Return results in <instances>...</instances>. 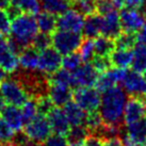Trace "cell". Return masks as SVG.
Wrapping results in <instances>:
<instances>
[{"label":"cell","instance_id":"obj_1","mask_svg":"<svg viewBox=\"0 0 146 146\" xmlns=\"http://www.w3.org/2000/svg\"><path fill=\"white\" fill-rule=\"evenodd\" d=\"M128 96L125 90L119 85L102 92L99 114L104 124L109 127L122 129L124 123V111Z\"/></svg>","mask_w":146,"mask_h":146},{"label":"cell","instance_id":"obj_2","mask_svg":"<svg viewBox=\"0 0 146 146\" xmlns=\"http://www.w3.org/2000/svg\"><path fill=\"white\" fill-rule=\"evenodd\" d=\"M38 32L40 31L35 15L21 13V15L12 19L8 42L11 48L17 54H19L25 48L32 45Z\"/></svg>","mask_w":146,"mask_h":146},{"label":"cell","instance_id":"obj_3","mask_svg":"<svg viewBox=\"0 0 146 146\" xmlns=\"http://www.w3.org/2000/svg\"><path fill=\"white\" fill-rule=\"evenodd\" d=\"M0 93L5 104L15 107H23L31 97L23 83L15 77H9L0 84Z\"/></svg>","mask_w":146,"mask_h":146},{"label":"cell","instance_id":"obj_4","mask_svg":"<svg viewBox=\"0 0 146 146\" xmlns=\"http://www.w3.org/2000/svg\"><path fill=\"white\" fill-rule=\"evenodd\" d=\"M53 48L60 52L62 56H67L69 53L77 52L83 37L81 33L56 30L51 34Z\"/></svg>","mask_w":146,"mask_h":146},{"label":"cell","instance_id":"obj_5","mask_svg":"<svg viewBox=\"0 0 146 146\" xmlns=\"http://www.w3.org/2000/svg\"><path fill=\"white\" fill-rule=\"evenodd\" d=\"M121 86L131 97L142 98L146 100V80L142 75L133 69H123Z\"/></svg>","mask_w":146,"mask_h":146},{"label":"cell","instance_id":"obj_6","mask_svg":"<svg viewBox=\"0 0 146 146\" xmlns=\"http://www.w3.org/2000/svg\"><path fill=\"white\" fill-rule=\"evenodd\" d=\"M23 131L28 139L38 144H43L52 132L47 115L43 114H37L32 121L26 124Z\"/></svg>","mask_w":146,"mask_h":146},{"label":"cell","instance_id":"obj_7","mask_svg":"<svg viewBox=\"0 0 146 146\" xmlns=\"http://www.w3.org/2000/svg\"><path fill=\"white\" fill-rule=\"evenodd\" d=\"M73 100L85 112L97 111L100 107L102 95L96 88H78L73 91Z\"/></svg>","mask_w":146,"mask_h":146},{"label":"cell","instance_id":"obj_8","mask_svg":"<svg viewBox=\"0 0 146 146\" xmlns=\"http://www.w3.org/2000/svg\"><path fill=\"white\" fill-rule=\"evenodd\" d=\"M119 18L124 32L138 33L146 19V11L126 7L121 10Z\"/></svg>","mask_w":146,"mask_h":146},{"label":"cell","instance_id":"obj_9","mask_svg":"<svg viewBox=\"0 0 146 146\" xmlns=\"http://www.w3.org/2000/svg\"><path fill=\"white\" fill-rule=\"evenodd\" d=\"M63 58L53 47H48L40 51L37 70L46 76H50L62 67Z\"/></svg>","mask_w":146,"mask_h":146},{"label":"cell","instance_id":"obj_10","mask_svg":"<svg viewBox=\"0 0 146 146\" xmlns=\"http://www.w3.org/2000/svg\"><path fill=\"white\" fill-rule=\"evenodd\" d=\"M84 25V16L75 9H68L57 18L58 30L80 33Z\"/></svg>","mask_w":146,"mask_h":146},{"label":"cell","instance_id":"obj_11","mask_svg":"<svg viewBox=\"0 0 146 146\" xmlns=\"http://www.w3.org/2000/svg\"><path fill=\"white\" fill-rule=\"evenodd\" d=\"M99 73L92 63H82L75 72H73L74 89L78 88H90L95 85Z\"/></svg>","mask_w":146,"mask_h":146},{"label":"cell","instance_id":"obj_12","mask_svg":"<svg viewBox=\"0 0 146 146\" xmlns=\"http://www.w3.org/2000/svg\"><path fill=\"white\" fill-rule=\"evenodd\" d=\"M146 116V100L138 97H130L126 102L124 111V123L129 125Z\"/></svg>","mask_w":146,"mask_h":146},{"label":"cell","instance_id":"obj_13","mask_svg":"<svg viewBox=\"0 0 146 146\" xmlns=\"http://www.w3.org/2000/svg\"><path fill=\"white\" fill-rule=\"evenodd\" d=\"M0 67L8 74H14L19 67V59L9 44L8 40H0Z\"/></svg>","mask_w":146,"mask_h":146},{"label":"cell","instance_id":"obj_14","mask_svg":"<svg viewBox=\"0 0 146 146\" xmlns=\"http://www.w3.org/2000/svg\"><path fill=\"white\" fill-rule=\"evenodd\" d=\"M123 32L119 13L117 10L102 16V35L115 40Z\"/></svg>","mask_w":146,"mask_h":146},{"label":"cell","instance_id":"obj_15","mask_svg":"<svg viewBox=\"0 0 146 146\" xmlns=\"http://www.w3.org/2000/svg\"><path fill=\"white\" fill-rule=\"evenodd\" d=\"M47 95L54 107L62 108L73 99V89L66 85L49 83Z\"/></svg>","mask_w":146,"mask_h":146},{"label":"cell","instance_id":"obj_16","mask_svg":"<svg viewBox=\"0 0 146 146\" xmlns=\"http://www.w3.org/2000/svg\"><path fill=\"white\" fill-rule=\"evenodd\" d=\"M47 117H48L51 130L54 133L62 134V135H66L68 133L72 126L69 124L63 109L59 107H54L48 113Z\"/></svg>","mask_w":146,"mask_h":146},{"label":"cell","instance_id":"obj_17","mask_svg":"<svg viewBox=\"0 0 146 146\" xmlns=\"http://www.w3.org/2000/svg\"><path fill=\"white\" fill-rule=\"evenodd\" d=\"M123 135H125L135 146L146 143V116L138 122L126 125V132Z\"/></svg>","mask_w":146,"mask_h":146},{"label":"cell","instance_id":"obj_18","mask_svg":"<svg viewBox=\"0 0 146 146\" xmlns=\"http://www.w3.org/2000/svg\"><path fill=\"white\" fill-rule=\"evenodd\" d=\"M0 113L4 121L8 123L15 132L23 131L25 127V122L23 117V112H21V109H19V107L8 105L4 107Z\"/></svg>","mask_w":146,"mask_h":146},{"label":"cell","instance_id":"obj_19","mask_svg":"<svg viewBox=\"0 0 146 146\" xmlns=\"http://www.w3.org/2000/svg\"><path fill=\"white\" fill-rule=\"evenodd\" d=\"M123 69L119 68H110L105 73L99 74L98 79L95 86L99 92H105L107 90L113 88L115 85L119 83L121 81V77H122Z\"/></svg>","mask_w":146,"mask_h":146},{"label":"cell","instance_id":"obj_20","mask_svg":"<svg viewBox=\"0 0 146 146\" xmlns=\"http://www.w3.org/2000/svg\"><path fill=\"white\" fill-rule=\"evenodd\" d=\"M38 56L40 51L33 46H29L25 48L19 54V66L23 70L26 72H36L38 67Z\"/></svg>","mask_w":146,"mask_h":146},{"label":"cell","instance_id":"obj_21","mask_svg":"<svg viewBox=\"0 0 146 146\" xmlns=\"http://www.w3.org/2000/svg\"><path fill=\"white\" fill-rule=\"evenodd\" d=\"M63 111H64L65 115H66L72 127H74V126H85L88 112H85L84 110L80 108L75 102L70 100L69 102H67L63 107Z\"/></svg>","mask_w":146,"mask_h":146},{"label":"cell","instance_id":"obj_22","mask_svg":"<svg viewBox=\"0 0 146 146\" xmlns=\"http://www.w3.org/2000/svg\"><path fill=\"white\" fill-rule=\"evenodd\" d=\"M82 33L85 38H96L102 34V16L97 13L84 17Z\"/></svg>","mask_w":146,"mask_h":146},{"label":"cell","instance_id":"obj_23","mask_svg":"<svg viewBox=\"0 0 146 146\" xmlns=\"http://www.w3.org/2000/svg\"><path fill=\"white\" fill-rule=\"evenodd\" d=\"M110 60L115 68L127 69L132 63V49L115 48L110 56Z\"/></svg>","mask_w":146,"mask_h":146},{"label":"cell","instance_id":"obj_24","mask_svg":"<svg viewBox=\"0 0 146 146\" xmlns=\"http://www.w3.org/2000/svg\"><path fill=\"white\" fill-rule=\"evenodd\" d=\"M40 7L44 12L59 16L69 9L70 2L67 0H38Z\"/></svg>","mask_w":146,"mask_h":146},{"label":"cell","instance_id":"obj_25","mask_svg":"<svg viewBox=\"0 0 146 146\" xmlns=\"http://www.w3.org/2000/svg\"><path fill=\"white\" fill-rule=\"evenodd\" d=\"M36 21L38 31L47 34H52L57 29V17L47 12H38L36 14Z\"/></svg>","mask_w":146,"mask_h":146},{"label":"cell","instance_id":"obj_26","mask_svg":"<svg viewBox=\"0 0 146 146\" xmlns=\"http://www.w3.org/2000/svg\"><path fill=\"white\" fill-rule=\"evenodd\" d=\"M131 67L140 74L146 72V46L137 43L132 49V63Z\"/></svg>","mask_w":146,"mask_h":146},{"label":"cell","instance_id":"obj_27","mask_svg":"<svg viewBox=\"0 0 146 146\" xmlns=\"http://www.w3.org/2000/svg\"><path fill=\"white\" fill-rule=\"evenodd\" d=\"M94 48H95V56L110 57L115 49V42L110 37L99 35L98 37L94 38Z\"/></svg>","mask_w":146,"mask_h":146},{"label":"cell","instance_id":"obj_28","mask_svg":"<svg viewBox=\"0 0 146 146\" xmlns=\"http://www.w3.org/2000/svg\"><path fill=\"white\" fill-rule=\"evenodd\" d=\"M48 82L49 83H56V84L66 85L74 89V79H73V73H70L68 70L64 68H60L52 75L48 76Z\"/></svg>","mask_w":146,"mask_h":146},{"label":"cell","instance_id":"obj_29","mask_svg":"<svg viewBox=\"0 0 146 146\" xmlns=\"http://www.w3.org/2000/svg\"><path fill=\"white\" fill-rule=\"evenodd\" d=\"M90 135V132L85 126H74L70 127L66 138L68 140L69 145L72 144H83L86 138Z\"/></svg>","mask_w":146,"mask_h":146},{"label":"cell","instance_id":"obj_30","mask_svg":"<svg viewBox=\"0 0 146 146\" xmlns=\"http://www.w3.org/2000/svg\"><path fill=\"white\" fill-rule=\"evenodd\" d=\"M104 122L100 116L99 112L97 111H93V112H89L88 116H86V121H85V127L88 128L90 134H95L97 135L98 132L102 130L104 127Z\"/></svg>","mask_w":146,"mask_h":146},{"label":"cell","instance_id":"obj_31","mask_svg":"<svg viewBox=\"0 0 146 146\" xmlns=\"http://www.w3.org/2000/svg\"><path fill=\"white\" fill-rule=\"evenodd\" d=\"M10 4L16 7L23 13H29L35 15L40 12V2L38 0H10Z\"/></svg>","mask_w":146,"mask_h":146},{"label":"cell","instance_id":"obj_32","mask_svg":"<svg viewBox=\"0 0 146 146\" xmlns=\"http://www.w3.org/2000/svg\"><path fill=\"white\" fill-rule=\"evenodd\" d=\"M115 48L121 49H133V47L138 43L137 33L124 32L123 31L115 40Z\"/></svg>","mask_w":146,"mask_h":146},{"label":"cell","instance_id":"obj_33","mask_svg":"<svg viewBox=\"0 0 146 146\" xmlns=\"http://www.w3.org/2000/svg\"><path fill=\"white\" fill-rule=\"evenodd\" d=\"M78 53L80 54L83 63H91L95 57V48H94L93 38H83L80 47L78 49Z\"/></svg>","mask_w":146,"mask_h":146},{"label":"cell","instance_id":"obj_34","mask_svg":"<svg viewBox=\"0 0 146 146\" xmlns=\"http://www.w3.org/2000/svg\"><path fill=\"white\" fill-rule=\"evenodd\" d=\"M21 112H23V117H24L25 125L28 124L30 121L38 114L37 111V102L35 97H30L25 102V105L21 107Z\"/></svg>","mask_w":146,"mask_h":146},{"label":"cell","instance_id":"obj_35","mask_svg":"<svg viewBox=\"0 0 146 146\" xmlns=\"http://www.w3.org/2000/svg\"><path fill=\"white\" fill-rule=\"evenodd\" d=\"M72 5H73V8L76 11H78L83 16H88V15H92V14L96 13V3H95V1H91V0L73 1Z\"/></svg>","mask_w":146,"mask_h":146},{"label":"cell","instance_id":"obj_36","mask_svg":"<svg viewBox=\"0 0 146 146\" xmlns=\"http://www.w3.org/2000/svg\"><path fill=\"white\" fill-rule=\"evenodd\" d=\"M83 62L81 60V57L78 52L69 53L67 56L63 57V61H62V68L68 70L70 73L75 72L76 69L82 64Z\"/></svg>","mask_w":146,"mask_h":146},{"label":"cell","instance_id":"obj_37","mask_svg":"<svg viewBox=\"0 0 146 146\" xmlns=\"http://www.w3.org/2000/svg\"><path fill=\"white\" fill-rule=\"evenodd\" d=\"M15 133L16 132L0 115V144H11Z\"/></svg>","mask_w":146,"mask_h":146},{"label":"cell","instance_id":"obj_38","mask_svg":"<svg viewBox=\"0 0 146 146\" xmlns=\"http://www.w3.org/2000/svg\"><path fill=\"white\" fill-rule=\"evenodd\" d=\"M52 44V40H51V34H47V33L38 32L37 35L35 36L32 45L35 49L38 51H41L43 49H46L50 47V45Z\"/></svg>","mask_w":146,"mask_h":146},{"label":"cell","instance_id":"obj_39","mask_svg":"<svg viewBox=\"0 0 146 146\" xmlns=\"http://www.w3.org/2000/svg\"><path fill=\"white\" fill-rule=\"evenodd\" d=\"M92 65L96 68L99 74L105 73L107 70H109L110 68H112V63L110 60V57H99V56H95L93 58V60L91 61Z\"/></svg>","mask_w":146,"mask_h":146},{"label":"cell","instance_id":"obj_40","mask_svg":"<svg viewBox=\"0 0 146 146\" xmlns=\"http://www.w3.org/2000/svg\"><path fill=\"white\" fill-rule=\"evenodd\" d=\"M37 102V111L38 114H43V115H48V113L54 108L52 102L50 100L48 95H43L36 98Z\"/></svg>","mask_w":146,"mask_h":146},{"label":"cell","instance_id":"obj_41","mask_svg":"<svg viewBox=\"0 0 146 146\" xmlns=\"http://www.w3.org/2000/svg\"><path fill=\"white\" fill-rule=\"evenodd\" d=\"M95 3H96V13L100 16L115 11L117 9L112 0H96Z\"/></svg>","mask_w":146,"mask_h":146},{"label":"cell","instance_id":"obj_42","mask_svg":"<svg viewBox=\"0 0 146 146\" xmlns=\"http://www.w3.org/2000/svg\"><path fill=\"white\" fill-rule=\"evenodd\" d=\"M11 18L9 16L8 12L5 9L0 8V34L4 36V35H9L10 31H11Z\"/></svg>","mask_w":146,"mask_h":146},{"label":"cell","instance_id":"obj_43","mask_svg":"<svg viewBox=\"0 0 146 146\" xmlns=\"http://www.w3.org/2000/svg\"><path fill=\"white\" fill-rule=\"evenodd\" d=\"M43 146H69L68 140L66 138V135H62V134H50L49 138L45 141Z\"/></svg>","mask_w":146,"mask_h":146},{"label":"cell","instance_id":"obj_44","mask_svg":"<svg viewBox=\"0 0 146 146\" xmlns=\"http://www.w3.org/2000/svg\"><path fill=\"white\" fill-rule=\"evenodd\" d=\"M124 5H126L127 8L145 10L146 0H124Z\"/></svg>","mask_w":146,"mask_h":146},{"label":"cell","instance_id":"obj_45","mask_svg":"<svg viewBox=\"0 0 146 146\" xmlns=\"http://www.w3.org/2000/svg\"><path fill=\"white\" fill-rule=\"evenodd\" d=\"M104 140L95 134H90L83 143V146H102Z\"/></svg>","mask_w":146,"mask_h":146},{"label":"cell","instance_id":"obj_46","mask_svg":"<svg viewBox=\"0 0 146 146\" xmlns=\"http://www.w3.org/2000/svg\"><path fill=\"white\" fill-rule=\"evenodd\" d=\"M102 146H125V144H124L123 139L119 135H116V137L105 139Z\"/></svg>","mask_w":146,"mask_h":146},{"label":"cell","instance_id":"obj_47","mask_svg":"<svg viewBox=\"0 0 146 146\" xmlns=\"http://www.w3.org/2000/svg\"><path fill=\"white\" fill-rule=\"evenodd\" d=\"M137 37H138V43H141L146 46V19L143 24L142 28L137 33Z\"/></svg>","mask_w":146,"mask_h":146},{"label":"cell","instance_id":"obj_48","mask_svg":"<svg viewBox=\"0 0 146 146\" xmlns=\"http://www.w3.org/2000/svg\"><path fill=\"white\" fill-rule=\"evenodd\" d=\"M8 75H9V74L7 73L3 68H1V67H0V84H1L4 80H7V79H8V78H9Z\"/></svg>","mask_w":146,"mask_h":146},{"label":"cell","instance_id":"obj_49","mask_svg":"<svg viewBox=\"0 0 146 146\" xmlns=\"http://www.w3.org/2000/svg\"><path fill=\"white\" fill-rule=\"evenodd\" d=\"M10 5V0H0V8L7 9Z\"/></svg>","mask_w":146,"mask_h":146},{"label":"cell","instance_id":"obj_50","mask_svg":"<svg viewBox=\"0 0 146 146\" xmlns=\"http://www.w3.org/2000/svg\"><path fill=\"white\" fill-rule=\"evenodd\" d=\"M112 1H113V3L117 8H122L123 5H124V0H112Z\"/></svg>","mask_w":146,"mask_h":146},{"label":"cell","instance_id":"obj_51","mask_svg":"<svg viewBox=\"0 0 146 146\" xmlns=\"http://www.w3.org/2000/svg\"><path fill=\"white\" fill-rule=\"evenodd\" d=\"M5 107V102H4L3 97H2V95L0 93V112L3 110V108Z\"/></svg>","mask_w":146,"mask_h":146},{"label":"cell","instance_id":"obj_52","mask_svg":"<svg viewBox=\"0 0 146 146\" xmlns=\"http://www.w3.org/2000/svg\"><path fill=\"white\" fill-rule=\"evenodd\" d=\"M0 146H12L11 144H0Z\"/></svg>","mask_w":146,"mask_h":146},{"label":"cell","instance_id":"obj_53","mask_svg":"<svg viewBox=\"0 0 146 146\" xmlns=\"http://www.w3.org/2000/svg\"><path fill=\"white\" fill-rule=\"evenodd\" d=\"M74 1H81V0H74ZM91 1H96V0H91Z\"/></svg>","mask_w":146,"mask_h":146},{"label":"cell","instance_id":"obj_54","mask_svg":"<svg viewBox=\"0 0 146 146\" xmlns=\"http://www.w3.org/2000/svg\"><path fill=\"white\" fill-rule=\"evenodd\" d=\"M143 77L145 78V80H146V72H145V73H144V76H143Z\"/></svg>","mask_w":146,"mask_h":146},{"label":"cell","instance_id":"obj_55","mask_svg":"<svg viewBox=\"0 0 146 146\" xmlns=\"http://www.w3.org/2000/svg\"><path fill=\"white\" fill-rule=\"evenodd\" d=\"M67 1H69V2H70V3H72V2H73L74 0H67Z\"/></svg>","mask_w":146,"mask_h":146},{"label":"cell","instance_id":"obj_56","mask_svg":"<svg viewBox=\"0 0 146 146\" xmlns=\"http://www.w3.org/2000/svg\"><path fill=\"white\" fill-rule=\"evenodd\" d=\"M1 38H2V35H1V34H0V40H1Z\"/></svg>","mask_w":146,"mask_h":146}]
</instances>
